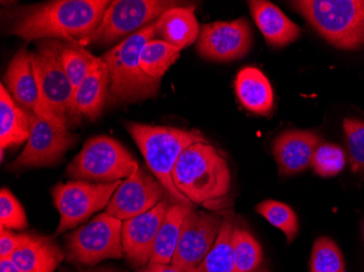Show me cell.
Segmentation results:
<instances>
[{
    "label": "cell",
    "mask_w": 364,
    "mask_h": 272,
    "mask_svg": "<svg viewBox=\"0 0 364 272\" xmlns=\"http://www.w3.org/2000/svg\"><path fill=\"white\" fill-rule=\"evenodd\" d=\"M108 0H54L14 10L9 34L26 42L38 40L77 42L101 26Z\"/></svg>",
    "instance_id": "1"
},
{
    "label": "cell",
    "mask_w": 364,
    "mask_h": 272,
    "mask_svg": "<svg viewBox=\"0 0 364 272\" xmlns=\"http://www.w3.org/2000/svg\"><path fill=\"white\" fill-rule=\"evenodd\" d=\"M176 189L192 205L214 212L226 206L231 173L226 158L208 143H196L178 159L173 171Z\"/></svg>",
    "instance_id": "2"
},
{
    "label": "cell",
    "mask_w": 364,
    "mask_h": 272,
    "mask_svg": "<svg viewBox=\"0 0 364 272\" xmlns=\"http://www.w3.org/2000/svg\"><path fill=\"white\" fill-rule=\"evenodd\" d=\"M126 128L140 148L147 167L150 168L169 196L178 204L196 210V206L176 189L173 171L178 159L188 147L196 143H208L205 136L198 130L136 122H129Z\"/></svg>",
    "instance_id": "3"
},
{
    "label": "cell",
    "mask_w": 364,
    "mask_h": 272,
    "mask_svg": "<svg viewBox=\"0 0 364 272\" xmlns=\"http://www.w3.org/2000/svg\"><path fill=\"white\" fill-rule=\"evenodd\" d=\"M155 23L128 36L101 57L109 72L108 105L134 103L159 93L161 81L145 75L140 65L143 47L155 36Z\"/></svg>",
    "instance_id": "4"
},
{
    "label": "cell",
    "mask_w": 364,
    "mask_h": 272,
    "mask_svg": "<svg viewBox=\"0 0 364 272\" xmlns=\"http://www.w3.org/2000/svg\"><path fill=\"white\" fill-rule=\"evenodd\" d=\"M292 6L329 44L353 50L364 45V0H296Z\"/></svg>",
    "instance_id": "5"
},
{
    "label": "cell",
    "mask_w": 364,
    "mask_h": 272,
    "mask_svg": "<svg viewBox=\"0 0 364 272\" xmlns=\"http://www.w3.org/2000/svg\"><path fill=\"white\" fill-rule=\"evenodd\" d=\"M138 161L114 138L98 135L85 143L67 168V175L75 181L110 183L134 175Z\"/></svg>",
    "instance_id": "6"
},
{
    "label": "cell",
    "mask_w": 364,
    "mask_h": 272,
    "mask_svg": "<svg viewBox=\"0 0 364 272\" xmlns=\"http://www.w3.org/2000/svg\"><path fill=\"white\" fill-rule=\"evenodd\" d=\"M124 221L103 212L65 239V261L73 266L95 267L105 259H120Z\"/></svg>",
    "instance_id": "7"
},
{
    "label": "cell",
    "mask_w": 364,
    "mask_h": 272,
    "mask_svg": "<svg viewBox=\"0 0 364 272\" xmlns=\"http://www.w3.org/2000/svg\"><path fill=\"white\" fill-rule=\"evenodd\" d=\"M182 6L168 0H114L106 10L103 21L92 34L77 40V44L107 45L134 34L155 23L165 12Z\"/></svg>",
    "instance_id": "8"
},
{
    "label": "cell",
    "mask_w": 364,
    "mask_h": 272,
    "mask_svg": "<svg viewBox=\"0 0 364 272\" xmlns=\"http://www.w3.org/2000/svg\"><path fill=\"white\" fill-rule=\"evenodd\" d=\"M122 183V180L110 183L71 181L57 184L52 192L55 206L60 214L56 235L77 228L92 214L107 207Z\"/></svg>",
    "instance_id": "9"
},
{
    "label": "cell",
    "mask_w": 364,
    "mask_h": 272,
    "mask_svg": "<svg viewBox=\"0 0 364 272\" xmlns=\"http://www.w3.org/2000/svg\"><path fill=\"white\" fill-rule=\"evenodd\" d=\"M31 59L45 107L57 121L68 126L75 89L59 60L55 40L40 43L38 52L31 53Z\"/></svg>",
    "instance_id": "10"
},
{
    "label": "cell",
    "mask_w": 364,
    "mask_h": 272,
    "mask_svg": "<svg viewBox=\"0 0 364 272\" xmlns=\"http://www.w3.org/2000/svg\"><path fill=\"white\" fill-rule=\"evenodd\" d=\"M30 138L21 155L8 167L12 171L56 165L77 141L68 126L54 120L30 112Z\"/></svg>",
    "instance_id": "11"
},
{
    "label": "cell",
    "mask_w": 364,
    "mask_h": 272,
    "mask_svg": "<svg viewBox=\"0 0 364 272\" xmlns=\"http://www.w3.org/2000/svg\"><path fill=\"white\" fill-rule=\"evenodd\" d=\"M222 222V217L216 212L190 210L182 224L171 263L186 272H193L214 246Z\"/></svg>",
    "instance_id": "12"
},
{
    "label": "cell",
    "mask_w": 364,
    "mask_h": 272,
    "mask_svg": "<svg viewBox=\"0 0 364 272\" xmlns=\"http://www.w3.org/2000/svg\"><path fill=\"white\" fill-rule=\"evenodd\" d=\"M252 28L245 18L200 28L196 49L206 60L228 62L243 58L252 46Z\"/></svg>",
    "instance_id": "13"
},
{
    "label": "cell",
    "mask_w": 364,
    "mask_h": 272,
    "mask_svg": "<svg viewBox=\"0 0 364 272\" xmlns=\"http://www.w3.org/2000/svg\"><path fill=\"white\" fill-rule=\"evenodd\" d=\"M166 193L156 178L139 167L134 175L118 186L105 212L122 221L134 218L154 208Z\"/></svg>",
    "instance_id": "14"
},
{
    "label": "cell",
    "mask_w": 364,
    "mask_h": 272,
    "mask_svg": "<svg viewBox=\"0 0 364 272\" xmlns=\"http://www.w3.org/2000/svg\"><path fill=\"white\" fill-rule=\"evenodd\" d=\"M168 207L166 200H161L149 212L124 221L122 246L124 256L134 267L143 268L150 263L155 239Z\"/></svg>",
    "instance_id": "15"
},
{
    "label": "cell",
    "mask_w": 364,
    "mask_h": 272,
    "mask_svg": "<svg viewBox=\"0 0 364 272\" xmlns=\"http://www.w3.org/2000/svg\"><path fill=\"white\" fill-rule=\"evenodd\" d=\"M5 79L8 89L20 105L41 118L58 122L43 103L38 80L33 69L31 53L26 48L20 49L14 55L8 65Z\"/></svg>",
    "instance_id": "16"
},
{
    "label": "cell",
    "mask_w": 364,
    "mask_h": 272,
    "mask_svg": "<svg viewBox=\"0 0 364 272\" xmlns=\"http://www.w3.org/2000/svg\"><path fill=\"white\" fill-rule=\"evenodd\" d=\"M109 72L101 57H96L93 65L79 87L73 92L69 119L77 121L85 118L95 120L101 116L108 102Z\"/></svg>",
    "instance_id": "17"
},
{
    "label": "cell",
    "mask_w": 364,
    "mask_h": 272,
    "mask_svg": "<svg viewBox=\"0 0 364 272\" xmlns=\"http://www.w3.org/2000/svg\"><path fill=\"white\" fill-rule=\"evenodd\" d=\"M322 138L310 131L289 130L276 138L273 154L280 175H296L308 169Z\"/></svg>",
    "instance_id": "18"
},
{
    "label": "cell",
    "mask_w": 364,
    "mask_h": 272,
    "mask_svg": "<svg viewBox=\"0 0 364 272\" xmlns=\"http://www.w3.org/2000/svg\"><path fill=\"white\" fill-rule=\"evenodd\" d=\"M247 4L255 24L269 46H287L300 38L299 26L271 1L251 0Z\"/></svg>",
    "instance_id": "19"
},
{
    "label": "cell",
    "mask_w": 364,
    "mask_h": 272,
    "mask_svg": "<svg viewBox=\"0 0 364 272\" xmlns=\"http://www.w3.org/2000/svg\"><path fill=\"white\" fill-rule=\"evenodd\" d=\"M10 259L22 272H55L65 254L52 237L31 234Z\"/></svg>",
    "instance_id": "20"
},
{
    "label": "cell",
    "mask_w": 364,
    "mask_h": 272,
    "mask_svg": "<svg viewBox=\"0 0 364 272\" xmlns=\"http://www.w3.org/2000/svg\"><path fill=\"white\" fill-rule=\"evenodd\" d=\"M235 89L241 105L259 116H269L274 109V92L267 75L255 67L239 71Z\"/></svg>",
    "instance_id": "21"
},
{
    "label": "cell",
    "mask_w": 364,
    "mask_h": 272,
    "mask_svg": "<svg viewBox=\"0 0 364 272\" xmlns=\"http://www.w3.org/2000/svg\"><path fill=\"white\" fill-rule=\"evenodd\" d=\"M198 34L200 28L194 7L180 6L169 9L155 23V36L181 50L193 44Z\"/></svg>",
    "instance_id": "22"
},
{
    "label": "cell",
    "mask_w": 364,
    "mask_h": 272,
    "mask_svg": "<svg viewBox=\"0 0 364 272\" xmlns=\"http://www.w3.org/2000/svg\"><path fill=\"white\" fill-rule=\"evenodd\" d=\"M31 134L30 112L20 108L0 85V151L28 142Z\"/></svg>",
    "instance_id": "23"
},
{
    "label": "cell",
    "mask_w": 364,
    "mask_h": 272,
    "mask_svg": "<svg viewBox=\"0 0 364 272\" xmlns=\"http://www.w3.org/2000/svg\"><path fill=\"white\" fill-rule=\"evenodd\" d=\"M191 210L193 208L181 205L178 202L169 206L155 239L154 247L149 263L171 265L179 242L182 224Z\"/></svg>",
    "instance_id": "24"
},
{
    "label": "cell",
    "mask_w": 364,
    "mask_h": 272,
    "mask_svg": "<svg viewBox=\"0 0 364 272\" xmlns=\"http://www.w3.org/2000/svg\"><path fill=\"white\" fill-rule=\"evenodd\" d=\"M234 230V218L231 214L224 217L218 240L193 272H235Z\"/></svg>",
    "instance_id": "25"
},
{
    "label": "cell",
    "mask_w": 364,
    "mask_h": 272,
    "mask_svg": "<svg viewBox=\"0 0 364 272\" xmlns=\"http://www.w3.org/2000/svg\"><path fill=\"white\" fill-rule=\"evenodd\" d=\"M55 45L63 70L70 80L73 89H75L87 77L96 57L87 52L85 47L77 44V42L55 40Z\"/></svg>",
    "instance_id": "26"
},
{
    "label": "cell",
    "mask_w": 364,
    "mask_h": 272,
    "mask_svg": "<svg viewBox=\"0 0 364 272\" xmlns=\"http://www.w3.org/2000/svg\"><path fill=\"white\" fill-rule=\"evenodd\" d=\"M181 49L161 40H151L143 47L140 65L145 75L161 81V77L179 59Z\"/></svg>",
    "instance_id": "27"
},
{
    "label": "cell",
    "mask_w": 364,
    "mask_h": 272,
    "mask_svg": "<svg viewBox=\"0 0 364 272\" xmlns=\"http://www.w3.org/2000/svg\"><path fill=\"white\" fill-rule=\"evenodd\" d=\"M232 243L236 265L235 272H255L262 267L263 249L249 231L235 227Z\"/></svg>",
    "instance_id": "28"
},
{
    "label": "cell",
    "mask_w": 364,
    "mask_h": 272,
    "mask_svg": "<svg viewBox=\"0 0 364 272\" xmlns=\"http://www.w3.org/2000/svg\"><path fill=\"white\" fill-rule=\"evenodd\" d=\"M255 212L267 219L272 226L285 234L288 244L294 242L299 232V220L291 207L277 200H267L257 204Z\"/></svg>",
    "instance_id": "29"
},
{
    "label": "cell",
    "mask_w": 364,
    "mask_h": 272,
    "mask_svg": "<svg viewBox=\"0 0 364 272\" xmlns=\"http://www.w3.org/2000/svg\"><path fill=\"white\" fill-rule=\"evenodd\" d=\"M310 272H346L343 254L332 239L318 237L313 244Z\"/></svg>",
    "instance_id": "30"
},
{
    "label": "cell",
    "mask_w": 364,
    "mask_h": 272,
    "mask_svg": "<svg viewBox=\"0 0 364 272\" xmlns=\"http://www.w3.org/2000/svg\"><path fill=\"white\" fill-rule=\"evenodd\" d=\"M345 151L341 147L331 143H322L313 155V170L323 178L335 177L343 171L346 165Z\"/></svg>",
    "instance_id": "31"
},
{
    "label": "cell",
    "mask_w": 364,
    "mask_h": 272,
    "mask_svg": "<svg viewBox=\"0 0 364 272\" xmlns=\"http://www.w3.org/2000/svg\"><path fill=\"white\" fill-rule=\"evenodd\" d=\"M343 131L348 145L351 171L364 173V121L346 118L343 120Z\"/></svg>",
    "instance_id": "32"
},
{
    "label": "cell",
    "mask_w": 364,
    "mask_h": 272,
    "mask_svg": "<svg viewBox=\"0 0 364 272\" xmlns=\"http://www.w3.org/2000/svg\"><path fill=\"white\" fill-rule=\"evenodd\" d=\"M0 228L24 230L28 228L26 212L19 200L8 189L0 192Z\"/></svg>",
    "instance_id": "33"
},
{
    "label": "cell",
    "mask_w": 364,
    "mask_h": 272,
    "mask_svg": "<svg viewBox=\"0 0 364 272\" xmlns=\"http://www.w3.org/2000/svg\"><path fill=\"white\" fill-rule=\"evenodd\" d=\"M31 234H16L5 228H0V259H10L12 254L30 239Z\"/></svg>",
    "instance_id": "34"
},
{
    "label": "cell",
    "mask_w": 364,
    "mask_h": 272,
    "mask_svg": "<svg viewBox=\"0 0 364 272\" xmlns=\"http://www.w3.org/2000/svg\"><path fill=\"white\" fill-rule=\"evenodd\" d=\"M139 272H186L181 268L173 265H159V263H149L145 267L140 268Z\"/></svg>",
    "instance_id": "35"
},
{
    "label": "cell",
    "mask_w": 364,
    "mask_h": 272,
    "mask_svg": "<svg viewBox=\"0 0 364 272\" xmlns=\"http://www.w3.org/2000/svg\"><path fill=\"white\" fill-rule=\"evenodd\" d=\"M77 272H124L114 268L107 267V266H95V267H82V266H75Z\"/></svg>",
    "instance_id": "36"
},
{
    "label": "cell",
    "mask_w": 364,
    "mask_h": 272,
    "mask_svg": "<svg viewBox=\"0 0 364 272\" xmlns=\"http://www.w3.org/2000/svg\"><path fill=\"white\" fill-rule=\"evenodd\" d=\"M0 272H22L11 259H0Z\"/></svg>",
    "instance_id": "37"
},
{
    "label": "cell",
    "mask_w": 364,
    "mask_h": 272,
    "mask_svg": "<svg viewBox=\"0 0 364 272\" xmlns=\"http://www.w3.org/2000/svg\"><path fill=\"white\" fill-rule=\"evenodd\" d=\"M255 272H269V269H267V267H265V266H263V267L259 268V269L255 270Z\"/></svg>",
    "instance_id": "38"
},
{
    "label": "cell",
    "mask_w": 364,
    "mask_h": 272,
    "mask_svg": "<svg viewBox=\"0 0 364 272\" xmlns=\"http://www.w3.org/2000/svg\"><path fill=\"white\" fill-rule=\"evenodd\" d=\"M60 272H75L73 270L69 269L67 267H60Z\"/></svg>",
    "instance_id": "39"
},
{
    "label": "cell",
    "mask_w": 364,
    "mask_h": 272,
    "mask_svg": "<svg viewBox=\"0 0 364 272\" xmlns=\"http://www.w3.org/2000/svg\"><path fill=\"white\" fill-rule=\"evenodd\" d=\"M363 236H364V222H363Z\"/></svg>",
    "instance_id": "40"
}]
</instances>
